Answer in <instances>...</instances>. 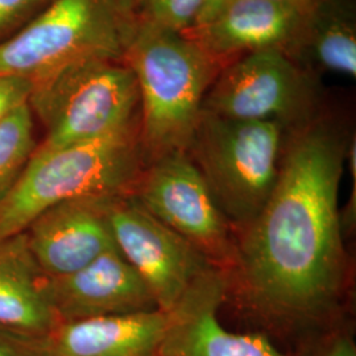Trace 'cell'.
Masks as SVG:
<instances>
[{"instance_id": "6da1fadb", "label": "cell", "mask_w": 356, "mask_h": 356, "mask_svg": "<svg viewBox=\"0 0 356 356\" xmlns=\"http://www.w3.org/2000/svg\"><path fill=\"white\" fill-rule=\"evenodd\" d=\"M350 141L323 111L286 132L273 191L235 232L229 293L272 330L307 341L339 325L348 260L338 197Z\"/></svg>"}, {"instance_id": "7a4b0ae2", "label": "cell", "mask_w": 356, "mask_h": 356, "mask_svg": "<svg viewBox=\"0 0 356 356\" xmlns=\"http://www.w3.org/2000/svg\"><path fill=\"white\" fill-rule=\"evenodd\" d=\"M140 92L145 163L186 152L204 99L223 66L184 33L136 17L123 53Z\"/></svg>"}, {"instance_id": "3957f363", "label": "cell", "mask_w": 356, "mask_h": 356, "mask_svg": "<svg viewBox=\"0 0 356 356\" xmlns=\"http://www.w3.org/2000/svg\"><path fill=\"white\" fill-rule=\"evenodd\" d=\"M144 165L140 126L60 148H36L0 200V241L24 232L54 204L129 193Z\"/></svg>"}, {"instance_id": "277c9868", "label": "cell", "mask_w": 356, "mask_h": 356, "mask_svg": "<svg viewBox=\"0 0 356 356\" xmlns=\"http://www.w3.org/2000/svg\"><path fill=\"white\" fill-rule=\"evenodd\" d=\"M286 131L272 120H239L202 110L186 149L235 232L275 188Z\"/></svg>"}, {"instance_id": "5b68a950", "label": "cell", "mask_w": 356, "mask_h": 356, "mask_svg": "<svg viewBox=\"0 0 356 356\" xmlns=\"http://www.w3.org/2000/svg\"><path fill=\"white\" fill-rule=\"evenodd\" d=\"M29 107L47 128L44 149L140 126V92L123 58L89 57L33 82Z\"/></svg>"}, {"instance_id": "8992f818", "label": "cell", "mask_w": 356, "mask_h": 356, "mask_svg": "<svg viewBox=\"0 0 356 356\" xmlns=\"http://www.w3.org/2000/svg\"><path fill=\"white\" fill-rule=\"evenodd\" d=\"M135 20L113 0H56L19 35L0 44V76L33 83L83 58H123Z\"/></svg>"}, {"instance_id": "52a82bcc", "label": "cell", "mask_w": 356, "mask_h": 356, "mask_svg": "<svg viewBox=\"0 0 356 356\" xmlns=\"http://www.w3.org/2000/svg\"><path fill=\"white\" fill-rule=\"evenodd\" d=\"M202 110L229 119L277 122L289 132L322 113L319 76L281 51L250 53L218 73Z\"/></svg>"}, {"instance_id": "ba28073f", "label": "cell", "mask_w": 356, "mask_h": 356, "mask_svg": "<svg viewBox=\"0 0 356 356\" xmlns=\"http://www.w3.org/2000/svg\"><path fill=\"white\" fill-rule=\"evenodd\" d=\"M129 194L149 214L229 273L236 259V235L186 152L145 163Z\"/></svg>"}, {"instance_id": "9c48e42d", "label": "cell", "mask_w": 356, "mask_h": 356, "mask_svg": "<svg viewBox=\"0 0 356 356\" xmlns=\"http://www.w3.org/2000/svg\"><path fill=\"white\" fill-rule=\"evenodd\" d=\"M107 218L118 251L136 269L164 313L202 273L216 267L129 193L110 197Z\"/></svg>"}, {"instance_id": "30bf717a", "label": "cell", "mask_w": 356, "mask_h": 356, "mask_svg": "<svg viewBox=\"0 0 356 356\" xmlns=\"http://www.w3.org/2000/svg\"><path fill=\"white\" fill-rule=\"evenodd\" d=\"M227 296V272L207 269L166 312L157 356H289L266 332H234L223 327L219 309Z\"/></svg>"}, {"instance_id": "8fae6325", "label": "cell", "mask_w": 356, "mask_h": 356, "mask_svg": "<svg viewBox=\"0 0 356 356\" xmlns=\"http://www.w3.org/2000/svg\"><path fill=\"white\" fill-rule=\"evenodd\" d=\"M40 289L61 322L159 310L147 284L116 247L73 273L42 276Z\"/></svg>"}, {"instance_id": "7c38bea8", "label": "cell", "mask_w": 356, "mask_h": 356, "mask_svg": "<svg viewBox=\"0 0 356 356\" xmlns=\"http://www.w3.org/2000/svg\"><path fill=\"white\" fill-rule=\"evenodd\" d=\"M110 197L67 200L26 227L29 251L45 277L73 273L116 247L107 218Z\"/></svg>"}, {"instance_id": "4fadbf2b", "label": "cell", "mask_w": 356, "mask_h": 356, "mask_svg": "<svg viewBox=\"0 0 356 356\" xmlns=\"http://www.w3.org/2000/svg\"><path fill=\"white\" fill-rule=\"evenodd\" d=\"M307 10L273 0H232L207 24L184 32L222 65L254 51L292 56Z\"/></svg>"}, {"instance_id": "5bb4252c", "label": "cell", "mask_w": 356, "mask_h": 356, "mask_svg": "<svg viewBox=\"0 0 356 356\" xmlns=\"http://www.w3.org/2000/svg\"><path fill=\"white\" fill-rule=\"evenodd\" d=\"M165 321L153 310L60 322L48 335V356H157Z\"/></svg>"}, {"instance_id": "9a60e30c", "label": "cell", "mask_w": 356, "mask_h": 356, "mask_svg": "<svg viewBox=\"0 0 356 356\" xmlns=\"http://www.w3.org/2000/svg\"><path fill=\"white\" fill-rule=\"evenodd\" d=\"M42 276L24 232L0 241V326L45 337L60 325L40 289Z\"/></svg>"}, {"instance_id": "2e32d148", "label": "cell", "mask_w": 356, "mask_h": 356, "mask_svg": "<svg viewBox=\"0 0 356 356\" xmlns=\"http://www.w3.org/2000/svg\"><path fill=\"white\" fill-rule=\"evenodd\" d=\"M291 58L316 76L355 78V0H319L307 10Z\"/></svg>"}, {"instance_id": "e0dca14e", "label": "cell", "mask_w": 356, "mask_h": 356, "mask_svg": "<svg viewBox=\"0 0 356 356\" xmlns=\"http://www.w3.org/2000/svg\"><path fill=\"white\" fill-rule=\"evenodd\" d=\"M35 149L32 110L24 103L0 122V200L20 177Z\"/></svg>"}, {"instance_id": "ac0fdd59", "label": "cell", "mask_w": 356, "mask_h": 356, "mask_svg": "<svg viewBox=\"0 0 356 356\" xmlns=\"http://www.w3.org/2000/svg\"><path fill=\"white\" fill-rule=\"evenodd\" d=\"M204 0H144L136 17L184 33L194 26Z\"/></svg>"}, {"instance_id": "d6986e66", "label": "cell", "mask_w": 356, "mask_h": 356, "mask_svg": "<svg viewBox=\"0 0 356 356\" xmlns=\"http://www.w3.org/2000/svg\"><path fill=\"white\" fill-rule=\"evenodd\" d=\"M300 356H356V344L350 331L339 325L305 341Z\"/></svg>"}, {"instance_id": "ffe728a7", "label": "cell", "mask_w": 356, "mask_h": 356, "mask_svg": "<svg viewBox=\"0 0 356 356\" xmlns=\"http://www.w3.org/2000/svg\"><path fill=\"white\" fill-rule=\"evenodd\" d=\"M0 356H48V335L40 337L0 326Z\"/></svg>"}, {"instance_id": "44dd1931", "label": "cell", "mask_w": 356, "mask_h": 356, "mask_svg": "<svg viewBox=\"0 0 356 356\" xmlns=\"http://www.w3.org/2000/svg\"><path fill=\"white\" fill-rule=\"evenodd\" d=\"M33 83L24 78L0 76V122L19 106L28 103Z\"/></svg>"}, {"instance_id": "7402d4cb", "label": "cell", "mask_w": 356, "mask_h": 356, "mask_svg": "<svg viewBox=\"0 0 356 356\" xmlns=\"http://www.w3.org/2000/svg\"><path fill=\"white\" fill-rule=\"evenodd\" d=\"M42 1L44 0H0V31L11 26L13 22Z\"/></svg>"}, {"instance_id": "603a6c76", "label": "cell", "mask_w": 356, "mask_h": 356, "mask_svg": "<svg viewBox=\"0 0 356 356\" xmlns=\"http://www.w3.org/2000/svg\"><path fill=\"white\" fill-rule=\"evenodd\" d=\"M232 0H204L202 7L193 26H204L222 13ZM191 26V28H193Z\"/></svg>"}, {"instance_id": "cb8c5ba5", "label": "cell", "mask_w": 356, "mask_h": 356, "mask_svg": "<svg viewBox=\"0 0 356 356\" xmlns=\"http://www.w3.org/2000/svg\"><path fill=\"white\" fill-rule=\"evenodd\" d=\"M116 7L129 17H136L144 0H113Z\"/></svg>"}, {"instance_id": "d4e9b609", "label": "cell", "mask_w": 356, "mask_h": 356, "mask_svg": "<svg viewBox=\"0 0 356 356\" xmlns=\"http://www.w3.org/2000/svg\"><path fill=\"white\" fill-rule=\"evenodd\" d=\"M273 1L289 4V6H293V7L301 8V10H310L314 4L318 3L319 0H273Z\"/></svg>"}]
</instances>
